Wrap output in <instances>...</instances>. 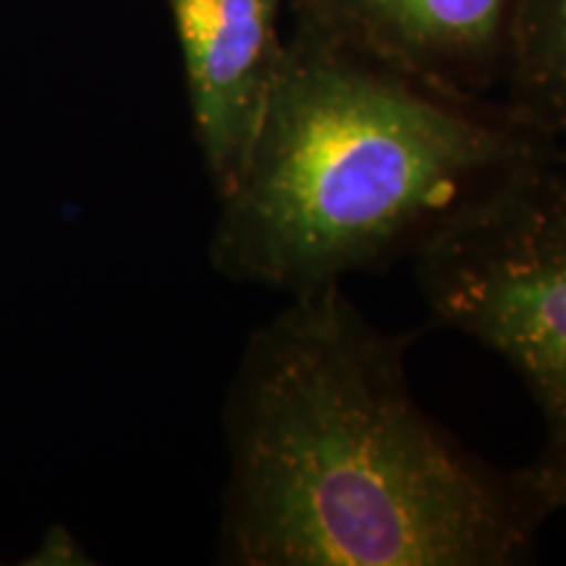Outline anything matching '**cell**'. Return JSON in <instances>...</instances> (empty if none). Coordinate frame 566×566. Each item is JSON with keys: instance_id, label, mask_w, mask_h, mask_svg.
Masks as SVG:
<instances>
[{"instance_id": "1", "label": "cell", "mask_w": 566, "mask_h": 566, "mask_svg": "<svg viewBox=\"0 0 566 566\" xmlns=\"http://www.w3.org/2000/svg\"><path fill=\"white\" fill-rule=\"evenodd\" d=\"M412 338L342 283L254 331L226 405L221 556L237 566H514L562 512L535 464L504 470L417 405Z\"/></svg>"}, {"instance_id": "2", "label": "cell", "mask_w": 566, "mask_h": 566, "mask_svg": "<svg viewBox=\"0 0 566 566\" xmlns=\"http://www.w3.org/2000/svg\"><path fill=\"white\" fill-rule=\"evenodd\" d=\"M558 147L506 108L443 95L294 27L210 263L283 294L417 252Z\"/></svg>"}, {"instance_id": "3", "label": "cell", "mask_w": 566, "mask_h": 566, "mask_svg": "<svg viewBox=\"0 0 566 566\" xmlns=\"http://www.w3.org/2000/svg\"><path fill=\"white\" fill-rule=\"evenodd\" d=\"M558 158V155H556ZM551 158L415 252L430 313L499 354L541 409L537 475L566 512V205Z\"/></svg>"}, {"instance_id": "4", "label": "cell", "mask_w": 566, "mask_h": 566, "mask_svg": "<svg viewBox=\"0 0 566 566\" xmlns=\"http://www.w3.org/2000/svg\"><path fill=\"white\" fill-rule=\"evenodd\" d=\"M512 6L514 0H292L294 27L462 101H478L504 76Z\"/></svg>"}, {"instance_id": "5", "label": "cell", "mask_w": 566, "mask_h": 566, "mask_svg": "<svg viewBox=\"0 0 566 566\" xmlns=\"http://www.w3.org/2000/svg\"><path fill=\"white\" fill-rule=\"evenodd\" d=\"M187 71L197 145L221 197L242 174L268 97L283 38L268 0H168Z\"/></svg>"}, {"instance_id": "6", "label": "cell", "mask_w": 566, "mask_h": 566, "mask_svg": "<svg viewBox=\"0 0 566 566\" xmlns=\"http://www.w3.org/2000/svg\"><path fill=\"white\" fill-rule=\"evenodd\" d=\"M504 80L512 118L554 147L566 142V0H514Z\"/></svg>"}, {"instance_id": "7", "label": "cell", "mask_w": 566, "mask_h": 566, "mask_svg": "<svg viewBox=\"0 0 566 566\" xmlns=\"http://www.w3.org/2000/svg\"><path fill=\"white\" fill-rule=\"evenodd\" d=\"M554 174H556V187H558V195H562V200L566 205V163L562 166V163H554Z\"/></svg>"}, {"instance_id": "8", "label": "cell", "mask_w": 566, "mask_h": 566, "mask_svg": "<svg viewBox=\"0 0 566 566\" xmlns=\"http://www.w3.org/2000/svg\"><path fill=\"white\" fill-rule=\"evenodd\" d=\"M268 3H271V6H273V9H279V11H281V6H283V3H286V0H268Z\"/></svg>"}]
</instances>
